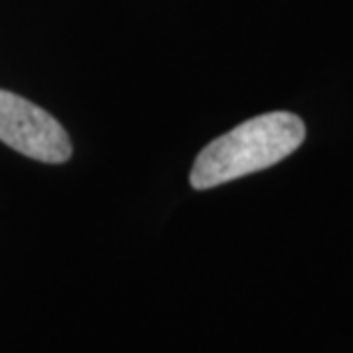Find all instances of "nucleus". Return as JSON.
<instances>
[{"label": "nucleus", "mask_w": 353, "mask_h": 353, "mask_svg": "<svg viewBox=\"0 0 353 353\" xmlns=\"http://www.w3.org/2000/svg\"><path fill=\"white\" fill-rule=\"evenodd\" d=\"M0 141L46 164H62L73 153L69 134L57 119L5 89H0Z\"/></svg>", "instance_id": "obj_2"}, {"label": "nucleus", "mask_w": 353, "mask_h": 353, "mask_svg": "<svg viewBox=\"0 0 353 353\" xmlns=\"http://www.w3.org/2000/svg\"><path fill=\"white\" fill-rule=\"evenodd\" d=\"M305 139V123L292 112H269L239 123L203 148L192 167L194 190H212L230 180L269 169Z\"/></svg>", "instance_id": "obj_1"}]
</instances>
